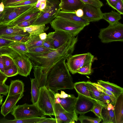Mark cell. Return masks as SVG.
Here are the masks:
<instances>
[{
    "mask_svg": "<svg viewBox=\"0 0 123 123\" xmlns=\"http://www.w3.org/2000/svg\"><path fill=\"white\" fill-rule=\"evenodd\" d=\"M54 94L51 90L46 86L40 87L39 91V97L37 105L45 115L54 116V110L55 101Z\"/></svg>",
    "mask_w": 123,
    "mask_h": 123,
    "instance_id": "obj_3",
    "label": "cell"
},
{
    "mask_svg": "<svg viewBox=\"0 0 123 123\" xmlns=\"http://www.w3.org/2000/svg\"><path fill=\"white\" fill-rule=\"evenodd\" d=\"M65 59L57 62L50 69L46 78V86L52 91L58 93L61 89H72V78Z\"/></svg>",
    "mask_w": 123,
    "mask_h": 123,
    "instance_id": "obj_2",
    "label": "cell"
},
{
    "mask_svg": "<svg viewBox=\"0 0 123 123\" xmlns=\"http://www.w3.org/2000/svg\"><path fill=\"white\" fill-rule=\"evenodd\" d=\"M78 41L77 36L73 37L60 47L47 53H28L25 54L32 62L35 78L39 88L46 86L47 77L51 68L58 62L67 59L72 55Z\"/></svg>",
    "mask_w": 123,
    "mask_h": 123,
    "instance_id": "obj_1",
    "label": "cell"
},
{
    "mask_svg": "<svg viewBox=\"0 0 123 123\" xmlns=\"http://www.w3.org/2000/svg\"><path fill=\"white\" fill-rule=\"evenodd\" d=\"M24 87V83L22 81L18 79L11 80L9 86L8 96H13L23 93Z\"/></svg>",
    "mask_w": 123,
    "mask_h": 123,
    "instance_id": "obj_22",
    "label": "cell"
},
{
    "mask_svg": "<svg viewBox=\"0 0 123 123\" xmlns=\"http://www.w3.org/2000/svg\"><path fill=\"white\" fill-rule=\"evenodd\" d=\"M40 14L29 19L18 23L14 26H15L20 27H24L32 25L38 18Z\"/></svg>",
    "mask_w": 123,
    "mask_h": 123,
    "instance_id": "obj_38",
    "label": "cell"
},
{
    "mask_svg": "<svg viewBox=\"0 0 123 123\" xmlns=\"http://www.w3.org/2000/svg\"><path fill=\"white\" fill-rule=\"evenodd\" d=\"M43 46L50 49H55L53 47L52 39L47 36L46 38L43 41Z\"/></svg>",
    "mask_w": 123,
    "mask_h": 123,
    "instance_id": "obj_45",
    "label": "cell"
},
{
    "mask_svg": "<svg viewBox=\"0 0 123 123\" xmlns=\"http://www.w3.org/2000/svg\"><path fill=\"white\" fill-rule=\"evenodd\" d=\"M38 0H27L10 5V6H16L30 5H35Z\"/></svg>",
    "mask_w": 123,
    "mask_h": 123,
    "instance_id": "obj_43",
    "label": "cell"
},
{
    "mask_svg": "<svg viewBox=\"0 0 123 123\" xmlns=\"http://www.w3.org/2000/svg\"><path fill=\"white\" fill-rule=\"evenodd\" d=\"M30 35H37L44 32L47 30L49 27H46L45 25H31L29 26L22 27Z\"/></svg>",
    "mask_w": 123,
    "mask_h": 123,
    "instance_id": "obj_24",
    "label": "cell"
},
{
    "mask_svg": "<svg viewBox=\"0 0 123 123\" xmlns=\"http://www.w3.org/2000/svg\"><path fill=\"white\" fill-rule=\"evenodd\" d=\"M17 52L19 55H25L28 50L25 43L14 42L8 47Z\"/></svg>",
    "mask_w": 123,
    "mask_h": 123,
    "instance_id": "obj_28",
    "label": "cell"
},
{
    "mask_svg": "<svg viewBox=\"0 0 123 123\" xmlns=\"http://www.w3.org/2000/svg\"><path fill=\"white\" fill-rule=\"evenodd\" d=\"M98 37L104 43L123 41V24L118 22L101 29Z\"/></svg>",
    "mask_w": 123,
    "mask_h": 123,
    "instance_id": "obj_4",
    "label": "cell"
},
{
    "mask_svg": "<svg viewBox=\"0 0 123 123\" xmlns=\"http://www.w3.org/2000/svg\"><path fill=\"white\" fill-rule=\"evenodd\" d=\"M57 123L55 118H47L46 117L44 120L41 121L40 123Z\"/></svg>",
    "mask_w": 123,
    "mask_h": 123,
    "instance_id": "obj_49",
    "label": "cell"
},
{
    "mask_svg": "<svg viewBox=\"0 0 123 123\" xmlns=\"http://www.w3.org/2000/svg\"><path fill=\"white\" fill-rule=\"evenodd\" d=\"M94 60H92L84 65L78 70L77 73L83 75H90L92 72L91 67Z\"/></svg>",
    "mask_w": 123,
    "mask_h": 123,
    "instance_id": "obj_34",
    "label": "cell"
},
{
    "mask_svg": "<svg viewBox=\"0 0 123 123\" xmlns=\"http://www.w3.org/2000/svg\"><path fill=\"white\" fill-rule=\"evenodd\" d=\"M121 14H123V0H118L112 7Z\"/></svg>",
    "mask_w": 123,
    "mask_h": 123,
    "instance_id": "obj_44",
    "label": "cell"
},
{
    "mask_svg": "<svg viewBox=\"0 0 123 123\" xmlns=\"http://www.w3.org/2000/svg\"><path fill=\"white\" fill-rule=\"evenodd\" d=\"M31 83V101L33 104H36L39 97V88L35 78H30Z\"/></svg>",
    "mask_w": 123,
    "mask_h": 123,
    "instance_id": "obj_30",
    "label": "cell"
},
{
    "mask_svg": "<svg viewBox=\"0 0 123 123\" xmlns=\"http://www.w3.org/2000/svg\"><path fill=\"white\" fill-rule=\"evenodd\" d=\"M14 60L18 69V74L25 77L30 75L33 66L28 57L25 55H19Z\"/></svg>",
    "mask_w": 123,
    "mask_h": 123,
    "instance_id": "obj_12",
    "label": "cell"
},
{
    "mask_svg": "<svg viewBox=\"0 0 123 123\" xmlns=\"http://www.w3.org/2000/svg\"><path fill=\"white\" fill-rule=\"evenodd\" d=\"M29 35H5L0 36V37L14 42L25 43L29 39Z\"/></svg>",
    "mask_w": 123,
    "mask_h": 123,
    "instance_id": "obj_31",
    "label": "cell"
},
{
    "mask_svg": "<svg viewBox=\"0 0 123 123\" xmlns=\"http://www.w3.org/2000/svg\"><path fill=\"white\" fill-rule=\"evenodd\" d=\"M5 7L3 0H0V19L3 14Z\"/></svg>",
    "mask_w": 123,
    "mask_h": 123,
    "instance_id": "obj_50",
    "label": "cell"
},
{
    "mask_svg": "<svg viewBox=\"0 0 123 123\" xmlns=\"http://www.w3.org/2000/svg\"><path fill=\"white\" fill-rule=\"evenodd\" d=\"M78 119L81 123H99L102 120L100 118H94L84 115H80Z\"/></svg>",
    "mask_w": 123,
    "mask_h": 123,
    "instance_id": "obj_33",
    "label": "cell"
},
{
    "mask_svg": "<svg viewBox=\"0 0 123 123\" xmlns=\"http://www.w3.org/2000/svg\"><path fill=\"white\" fill-rule=\"evenodd\" d=\"M86 84L92 98L100 104L99 100L102 92L99 91L92 83L89 80L86 82Z\"/></svg>",
    "mask_w": 123,
    "mask_h": 123,
    "instance_id": "obj_29",
    "label": "cell"
},
{
    "mask_svg": "<svg viewBox=\"0 0 123 123\" xmlns=\"http://www.w3.org/2000/svg\"><path fill=\"white\" fill-rule=\"evenodd\" d=\"M107 4L110 6L113 7L118 0H106Z\"/></svg>",
    "mask_w": 123,
    "mask_h": 123,
    "instance_id": "obj_54",
    "label": "cell"
},
{
    "mask_svg": "<svg viewBox=\"0 0 123 123\" xmlns=\"http://www.w3.org/2000/svg\"><path fill=\"white\" fill-rule=\"evenodd\" d=\"M46 5V0L42 2L40 5L38 9L41 11H42L45 8Z\"/></svg>",
    "mask_w": 123,
    "mask_h": 123,
    "instance_id": "obj_55",
    "label": "cell"
},
{
    "mask_svg": "<svg viewBox=\"0 0 123 123\" xmlns=\"http://www.w3.org/2000/svg\"><path fill=\"white\" fill-rule=\"evenodd\" d=\"M84 3L91 5L97 7L101 8L103 6L100 0H80Z\"/></svg>",
    "mask_w": 123,
    "mask_h": 123,
    "instance_id": "obj_41",
    "label": "cell"
},
{
    "mask_svg": "<svg viewBox=\"0 0 123 123\" xmlns=\"http://www.w3.org/2000/svg\"><path fill=\"white\" fill-rule=\"evenodd\" d=\"M101 116L103 123H116L114 113V108L111 104L103 106Z\"/></svg>",
    "mask_w": 123,
    "mask_h": 123,
    "instance_id": "obj_20",
    "label": "cell"
},
{
    "mask_svg": "<svg viewBox=\"0 0 123 123\" xmlns=\"http://www.w3.org/2000/svg\"><path fill=\"white\" fill-rule=\"evenodd\" d=\"M43 42V41L40 39L39 35H30L28 39L25 43L29 50L34 47L42 46Z\"/></svg>",
    "mask_w": 123,
    "mask_h": 123,
    "instance_id": "obj_27",
    "label": "cell"
},
{
    "mask_svg": "<svg viewBox=\"0 0 123 123\" xmlns=\"http://www.w3.org/2000/svg\"><path fill=\"white\" fill-rule=\"evenodd\" d=\"M15 119L25 118L35 116L42 117L45 115L38 108L37 104L25 103L16 105L11 112Z\"/></svg>",
    "mask_w": 123,
    "mask_h": 123,
    "instance_id": "obj_6",
    "label": "cell"
},
{
    "mask_svg": "<svg viewBox=\"0 0 123 123\" xmlns=\"http://www.w3.org/2000/svg\"><path fill=\"white\" fill-rule=\"evenodd\" d=\"M0 47V49L2 48L3 47Z\"/></svg>",
    "mask_w": 123,
    "mask_h": 123,
    "instance_id": "obj_59",
    "label": "cell"
},
{
    "mask_svg": "<svg viewBox=\"0 0 123 123\" xmlns=\"http://www.w3.org/2000/svg\"><path fill=\"white\" fill-rule=\"evenodd\" d=\"M8 55L13 58L19 55L17 52L8 47H5L0 49V56L4 55Z\"/></svg>",
    "mask_w": 123,
    "mask_h": 123,
    "instance_id": "obj_36",
    "label": "cell"
},
{
    "mask_svg": "<svg viewBox=\"0 0 123 123\" xmlns=\"http://www.w3.org/2000/svg\"><path fill=\"white\" fill-rule=\"evenodd\" d=\"M56 17L61 18L84 25L86 26L90 24V22L84 18L77 16L75 12H67L60 10L58 12Z\"/></svg>",
    "mask_w": 123,
    "mask_h": 123,
    "instance_id": "obj_19",
    "label": "cell"
},
{
    "mask_svg": "<svg viewBox=\"0 0 123 123\" xmlns=\"http://www.w3.org/2000/svg\"><path fill=\"white\" fill-rule=\"evenodd\" d=\"M55 31H63L76 36L86 26L85 25L59 18H55L50 23Z\"/></svg>",
    "mask_w": 123,
    "mask_h": 123,
    "instance_id": "obj_5",
    "label": "cell"
},
{
    "mask_svg": "<svg viewBox=\"0 0 123 123\" xmlns=\"http://www.w3.org/2000/svg\"><path fill=\"white\" fill-rule=\"evenodd\" d=\"M9 86L5 83H0V94L6 96L8 93Z\"/></svg>",
    "mask_w": 123,
    "mask_h": 123,
    "instance_id": "obj_46",
    "label": "cell"
},
{
    "mask_svg": "<svg viewBox=\"0 0 123 123\" xmlns=\"http://www.w3.org/2000/svg\"><path fill=\"white\" fill-rule=\"evenodd\" d=\"M75 13L77 16L81 17L83 16L84 12L82 9L80 8L76 10Z\"/></svg>",
    "mask_w": 123,
    "mask_h": 123,
    "instance_id": "obj_53",
    "label": "cell"
},
{
    "mask_svg": "<svg viewBox=\"0 0 123 123\" xmlns=\"http://www.w3.org/2000/svg\"><path fill=\"white\" fill-rule=\"evenodd\" d=\"M54 110L57 123H74L78 120V114L75 111L71 112L67 111L59 103L55 100Z\"/></svg>",
    "mask_w": 123,
    "mask_h": 123,
    "instance_id": "obj_9",
    "label": "cell"
},
{
    "mask_svg": "<svg viewBox=\"0 0 123 123\" xmlns=\"http://www.w3.org/2000/svg\"><path fill=\"white\" fill-rule=\"evenodd\" d=\"M47 36L52 39L55 49L61 46L73 37L68 33L59 31H55L54 32H49Z\"/></svg>",
    "mask_w": 123,
    "mask_h": 123,
    "instance_id": "obj_15",
    "label": "cell"
},
{
    "mask_svg": "<svg viewBox=\"0 0 123 123\" xmlns=\"http://www.w3.org/2000/svg\"><path fill=\"white\" fill-rule=\"evenodd\" d=\"M42 11L36 8L35 5L16 18L7 24V25L13 26L16 24L28 20L40 14Z\"/></svg>",
    "mask_w": 123,
    "mask_h": 123,
    "instance_id": "obj_17",
    "label": "cell"
},
{
    "mask_svg": "<svg viewBox=\"0 0 123 123\" xmlns=\"http://www.w3.org/2000/svg\"><path fill=\"white\" fill-rule=\"evenodd\" d=\"M55 49H49L43 46H40L28 50V53L33 54H43L47 53Z\"/></svg>",
    "mask_w": 123,
    "mask_h": 123,
    "instance_id": "obj_35",
    "label": "cell"
},
{
    "mask_svg": "<svg viewBox=\"0 0 123 123\" xmlns=\"http://www.w3.org/2000/svg\"><path fill=\"white\" fill-rule=\"evenodd\" d=\"M3 101V96H1V94H0V106L2 104V101Z\"/></svg>",
    "mask_w": 123,
    "mask_h": 123,
    "instance_id": "obj_58",
    "label": "cell"
},
{
    "mask_svg": "<svg viewBox=\"0 0 123 123\" xmlns=\"http://www.w3.org/2000/svg\"><path fill=\"white\" fill-rule=\"evenodd\" d=\"M97 83L112 92L117 98L120 94L123 93V88L108 81L99 80L97 81Z\"/></svg>",
    "mask_w": 123,
    "mask_h": 123,
    "instance_id": "obj_23",
    "label": "cell"
},
{
    "mask_svg": "<svg viewBox=\"0 0 123 123\" xmlns=\"http://www.w3.org/2000/svg\"><path fill=\"white\" fill-rule=\"evenodd\" d=\"M103 107L102 105L97 103L91 111L93 112L97 117L102 119L101 112Z\"/></svg>",
    "mask_w": 123,
    "mask_h": 123,
    "instance_id": "obj_42",
    "label": "cell"
},
{
    "mask_svg": "<svg viewBox=\"0 0 123 123\" xmlns=\"http://www.w3.org/2000/svg\"><path fill=\"white\" fill-rule=\"evenodd\" d=\"M47 35L46 33L44 32L39 35L40 39L43 41L46 38Z\"/></svg>",
    "mask_w": 123,
    "mask_h": 123,
    "instance_id": "obj_56",
    "label": "cell"
},
{
    "mask_svg": "<svg viewBox=\"0 0 123 123\" xmlns=\"http://www.w3.org/2000/svg\"><path fill=\"white\" fill-rule=\"evenodd\" d=\"M46 0H38L35 5V7L37 9H38L41 2L43 1Z\"/></svg>",
    "mask_w": 123,
    "mask_h": 123,
    "instance_id": "obj_57",
    "label": "cell"
},
{
    "mask_svg": "<svg viewBox=\"0 0 123 123\" xmlns=\"http://www.w3.org/2000/svg\"><path fill=\"white\" fill-rule=\"evenodd\" d=\"M5 70L10 68L15 63L14 58L8 55H3Z\"/></svg>",
    "mask_w": 123,
    "mask_h": 123,
    "instance_id": "obj_37",
    "label": "cell"
},
{
    "mask_svg": "<svg viewBox=\"0 0 123 123\" xmlns=\"http://www.w3.org/2000/svg\"><path fill=\"white\" fill-rule=\"evenodd\" d=\"M82 9L84 14L81 17L89 22L98 21L102 19L103 13L100 8L85 4Z\"/></svg>",
    "mask_w": 123,
    "mask_h": 123,
    "instance_id": "obj_13",
    "label": "cell"
},
{
    "mask_svg": "<svg viewBox=\"0 0 123 123\" xmlns=\"http://www.w3.org/2000/svg\"><path fill=\"white\" fill-rule=\"evenodd\" d=\"M27 0H3L5 6H9L19 2Z\"/></svg>",
    "mask_w": 123,
    "mask_h": 123,
    "instance_id": "obj_48",
    "label": "cell"
},
{
    "mask_svg": "<svg viewBox=\"0 0 123 123\" xmlns=\"http://www.w3.org/2000/svg\"><path fill=\"white\" fill-rule=\"evenodd\" d=\"M121 14L118 12L112 11L108 12L103 13L102 19H103L109 23V25L117 23L122 18Z\"/></svg>",
    "mask_w": 123,
    "mask_h": 123,
    "instance_id": "obj_25",
    "label": "cell"
},
{
    "mask_svg": "<svg viewBox=\"0 0 123 123\" xmlns=\"http://www.w3.org/2000/svg\"><path fill=\"white\" fill-rule=\"evenodd\" d=\"M92 83L99 91L103 92L110 96L114 102L116 103L117 98L113 94L98 83Z\"/></svg>",
    "mask_w": 123,
    "mask_h": 123,
    "instance_id": "obj_40",
    "label": "cell"
},
{
    "mask_svg": "<svg viewBox=\"0 0 123 123\" xmlns=\"http://www.w3.org/2000/svg\"><path fill=\"white\" fill-rule=\"evenodd\" d=\"M29 35L22 27L12 26L5 24H0V36L5 35Z\"/></svg>",
    "mask_w": 123,
    "mask_h": 123,
    "instance_id": "obj_18",
    "label": "cell"
},
{
    "mask_svg": "<svg viewBox=\"0 0 123 123\" xmlns=\"http://www.w3.org/2000/svg\"><path fill=\"white\" fill-rule=\"evenodd\" d=\"M4 74L7 77H12L18 74V69L15 63L10 68L5 70Z\"/></svg>",
    "mask_w": 123,
    "mask_h": 123,
    "instance_id": "obj_39",
    "label": "cell"
},
{
    "mask_svg": "<svg viewBox=\"0 0 123 123\" xmlns=\"http://www.w3.org/2000/svg\"><path fill=\"white\" fill-rule=\"evenodd\" d=\"M74 107V111L78 114L84 115L91 111L97 103L95 100L78 94Z\"/></svg>",
    "mask_w": 123,
    "mask_h": 123,
    "instance_id": "obj_11",
    "label": "cell"
},
{
    "mask_svg": "<svg viewBox=\"0 0 123 123\" xmlns=\"http://www.w3.org/2000/svg\"><path fill=\"white\" fill-rule=\"evenodd\" d=\"M34 5L5 6L3 14L0 19V24H6L14 20Z\"/></svg>",
    "mask_w": 123,
    "mask_h": 123,
    "instance_id": "obj_8",
    "label": "cell"
},
{
    "mask_svg": "<svg viewBox=\"0 0 123 123\" xmlns=\"http://www.w3.org/2000/svg\"><path fill=\"white\" fill-rule=\"evenodd\" d=\"M24 96L23 93L8 96L1 107L0 113L4 117L13 110L18 102Z\"/></svg>",
    "mask_w": 123,
    "mask_h": 123,
    "instance_id": "obj_14",
    "label": "cell"
},
{
    "mask_svg": "<svg viewBox=\"0 0 123 123\" xmlns=\"http://www.w3.org/2000/svg\"><path fill=\"white\" fill-rule=\"evenodd\" d=\"M8 77L3 73L0 71V83L3 84L5 83Z\"/></svg>",
    "mask_w": 123,
    "mask_h": 123,
    "instance_id": "obj_52",
    "label": "cell"
},
{
    "mask_svg": "<svg viewBox=\"0 0 123 123\" xmlns=\"http://www.w3.org/2000/svg\"><path fill=\"white\" fill-rule=\"evenodd\" d=\"M94 56L90 52L71 55L67 59L66 64L69 71L73 74L84 65L94 60Z\"/></svg>",
    "mask_w": 123,
    "mask_h": 123,
    "instance_id": "obj_7",
    "label": "cell"
},
{
    "mask_svg": "<svg viewBox=\"0 0 123 123\" xmlns=\"http://www.w3.org/2000/svg\"><path fill=\"white\" fill-rule=\"evenodd\" d=\"M53 92L54 94L55 101L59 103L67 111L71 112L75 111V105L77 98L74 95L67 94L62 91L60 93Z\"/></svg>",
    "mask_w": 123,
    "mask_h": 123,
    "instance_id": "obj_10",
    "label": "cell"
},
{
    "mask_svg": "<svg viewBox=\"0 0 123 123\" xmlns=\"http://www.w3.org/2000/svg\"><path fill=\"white\" fill-rule=\"evenodd\" d=\"M5 71L3 56L2 55L0 56V71L4 74Z\"/></svg>",
    "mask_w": 123,
    "mask_h": 123,
    "instance_id": "obj_51",
    "label": "cell"
},
{
    "mask_svg": "<svg viewBox=\"0 0 123 123\" xmlns=\"http://www.w3.org/2000/svg\"><path fill=\"white\" fill-rule=\"evenodd\" d=\"M73 86L78 94L93 99L90 96L86 82L84 81L76 82L74 84Z\"/></svg>",
    "mask_w": 123,
    "mask_h": 123,
    "instance_id": "obj_26",
    "label": "cell"
},
{
    "mask_svg": "<svg viewBox=\"0 0 123 123\" xmlns=\"http://www.w3.org/2000/svg\"><path fill=\"white\" fill-rule=\"evenodd\" d=\"M14 42L12 41L0 37V46L8 47L11 44Z\"/></svg>",
    "mask_w": 123,
    "mask_h": 123,
    "instance_id": "obj_47",
    "label": "cell"
},
{
    "mask_svg": "<svg viewBox=\"0 0 123 123\" xmlns=\"http://www.w3.org/2000/svg\"><path fill=\"white\" fill-rule=\"evenodd\" d=\"M114 106L116 123H123V93L117 98Z\"/></svg>",
    "mask_w": 123,
    "mask_h": 123,
    "instance_id": "obj_21",
    "label": "cell"
},
{
    "mask_svg": "<svg viewBox=\"0 0 123 123\" xmlns=\"http://www.w3.org/2000/svg\"><path fill=\"white\" fill-rule=\"evenodd\" d=\"M99 104L103 106H107L109 104L114 106L115 102L109 95L102 92L99 100Z\"/></svg>",
    "mask_w": 123,
    "mask_h": 123,
    "instance_id": "obj_32",
    "label": "cell"
},
{
    "mask_svg": "<svg viewBox=\"0 0 123 123\" xmlns=\"http://www.w3.org/2000/svg\"><path fill=\"white\" fill-rule=\"evenodd\" d=\"M59 9L63 11L75 12L77 9H82L85 4L80 0H60Z\"/></svg>",
    "mask_w": 123,
    "mask_h": 123,
    "instance_id": "obj_16",
    "label": "cell"
}]
</instances>
